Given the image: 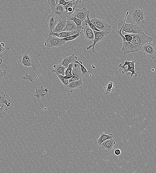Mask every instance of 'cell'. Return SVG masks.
Listing matches in <instances>:
<instances>
[{
  "label": "cell",
  "instance_id": "14",
  "mask_svg": "<svg viewBox=\"0 0 156 173\" xmlns=\"http://www.w3.org/2000/svg\"><path fill=\"white\" fill-rule=\"evenodd\" d=\"M90 12L86 8L83 7L82 9H78L75 13L74 17L84 21L87 18Z\"/></svg>",
  "mask_w": 156,
  "mask_h": 173
},
{
  "label": "cell",
  "instance_id": "24",
  "mask_svg": "<svg viewBox=\"0 0 156 173\" xmlns=\"http://www.w3.org/2000/svg\"><path fill=\"white\" fill-rule=\"evenodd\" d=\"M55 69L52 70V72L55 73L56 74L61 75L65 76V70L66 69L61 64L54 65L53 66Z\"/></svg>",
  "mask_w": 156,
  "mask_h": 173
},
{
  "label": "cell",
  "instance_id": "33",
  "mask_svg": "<svg viewBox=\"0 0 156 173\" xmlns=\"http://www.w3.org/2000/svg\"><path fill=\"white\" fill-rule=\"evenodd\" d=\"M8 112V109L4 107L0 108V118L4 119L5 116Z\"/></svg>",
  "mask_w": 156,
  "mask_h": 173
},
{
  "label": "cell",
  "instance_id": "16",
  "mask_svg": "<svg viewBox=\"0 0 156 173\" xmlns=\"http://www.w3.org/2000/svg\"><path fill=\"white\" fill-rule=\"evenodd\" d=\"M116 144L113 138L109 139L102 142L100 147L103 149H106L108 151L112 150L114 148V145Z\"/></svg>",
  "mask_w": 156,
  "mask_h": 173
},
{
  "label": "cell",
  "instance_id": "17",
  "mask_svg": "<svg viewBox=\"0 0 156 173\" xmlns=\"http://www.w3.org/2000/svg\"><path fill=\"white\" fill-rule=\"evenodd\" d=\"M78 32L77 31H75L72 32H62L60 33H54L52 31H50V33L49 34L48 36L54 35L59 38H63L67 37L68 36L75 35Z\"/></svg>",
  "mask_w": 156,
  "mask_h": 173
},
{
  "label": "cell",
  "instance_id": "9",
  "mask_svg": "<svg viewBox=\"0 0 156 173\" xmlns=\"http://www.w3.org/2000/svg\"><path fill=\"white\" fill-rule=\"evenodd\" d=\"M90 20L96 28L100 31L111 32V26L104 20L97 18H93Z\"/></svg>",
  "mask_w": 156,
  "mask_h": 173
},
{
  "label": "cell",
  "instance_id": "41",
  "mask_svg": "<svg viewBox=\"0 0 156 173\" xmlns=\"http://www.w3.org/2000/svg\"><path fill=\"white\" fill-rule=\"evenodd\" d=\"M73 76H74L73 75H72L71 74L68 75H65V77L66 79H69L71 78L72 77H73Z\"/></svg>",
  "mask_w": 156,
  "mask_h": 173
},
{
  "label": "cell",
  "instance_id": "40",
  "mask_svg": "<svg viewBox=\"0 0 156 173\" xmlns=\"http://www.w3.org/2000/svg\"><path fill=\"white\" fill-rule=\"evenodd\" d=\"M121 153V151L120 149H116L114 151L115 155L117 156L120 155Z\"/></svg>",
  "mask_w": 156,
  "mask_h": 173
},
{
  "label": "cell",
  "instance_id": "23",
  "mask_svg": "<svg viewBox=\"0 0 156 173\" xmlns=\"http://www.w3.org/2000/svg\"><path fill=\"white\" fill-rule=\"evenodd\" d=\"M113 138V134L112 133L106 134L104 132H102L101 134V135L100 136V137L98 139L97 144L100 146L102 143L104 142V141L109 139L112 138Z\"/></svg>",
  "mask_w": 156,
  "mask_h": 173
},
{
  "label": "cell",
  "instance_id": "6",
  "mask_svg": "<svg viewBox=\"0 0 156 173\" xmlns=\"http://www.w3.org/2000/svg\"><path fill=\"white\" fill-rule=\"evenodd\" d=\"M66 42L62 40L59 38L54 35L48 36L45 42V45L49 48L60 47L66 43Z\"/></svg>",
  "mask_w": 156,
  "mask_h": 173
},
{
  "label": "cell",
  "instance_id": "27",
  "mask_svg": "<svg viewBox=\"0 0 156 173\" xmlns=\"http://www.w3.org/2000/svg\"><path fill=\"white\" fill-rule=\"evenodd\" d=\"M77 62L80 66L82 78H84L88 76L89 75L88 71H87L86 68L83 65L82 62L81 61H77Z\"/></svg>",
  "mask_w": 156,
  "mask_h": 173
},
{
  "label": "cell",
  "instance_id": "11",
  "mask_svg": "<svg viewBox=\"0 0 156 173\" xmlns=\"http://www.w3.org/2000/svg\"><path fill=\"white\" fill-rule=\"evenodd\" d=\"M59 20L53 12L47 17V20L50 31H52L55 28Z\"/></svg>",
  "mask_w": 156,
  "mask_h": 173
},
{
  "label": "cell",
  "instance_id": "5",
  "mask_svg": "<svg viewBox=\"0 0 156 173\" xmlns=\"http://www.w3.org/2000/svg\"><path fill=\"white\" fill-rule=\"evenodd\" d=\"M136 61L135 60H133L131 61H126L123 65H122L123 66H127L128 68H126L125 67L123 66H119V67L123 68V71H122V73L123 74L125 75H131L130 79L132 78V76L134 75L135 77H136L138 76L137 74L136 73L135 71V68H134V65L136 62Z\"/></svg>",
  "mask_w": 156,
  "mask_h": 173
},
{
  "label": "cell",
  "instance_id": "44",
  "mask_svg": "<svg viewBox=\"0 0 156 173\" xmlns=\"http://www.w3.org/2000/svg\"><path fill=\"white\" fill-rule=\"evenodd\" d=\"M59 0H56V6L57 5L58 2Z\"/></svg>",
  "mask_w": 156,
  "mask_h": 173
},
{
  "label": "cell",
  "instance_id": "18",
  "mask_svg": "<svg viewBox=\"0 0 156 173\" xmlns=\"http://www.w3.org/2000/svg\"><path fill=\"white\" fill-rule=\"evenodd\" d=\"M65 11V7L63 5L58 4L55 6L54 10L52 11V12L59 20L62 17L63 14Z\"/></svg>",
  "mask_w": 156,
  "mask_h": 173
},
{
  "label": "cell",
  "instance_id": "31",
  "mask_svg": "<svg viewBox=\"0 0 156 173\" xmlns=\"http://www.w3.org/2000/svg\"><path fill=\"white\" fill-rule=\"evenodd\" d=\"M73 63L69 64L68 67L66 68L65 70V75H71L73 67Z\"/></svg>",
  "mask_w": 156,
  "mask_h": 173
},
{
  "label": "cell",
  "instance_id": "35",
  "mask_svg": "<svg viewBox=\"0 0 156 173\" xmlns=\"http://www.w3.org/2000/svg\"><path fill=\"white\" fill-rule=\"evenodd\" d=\"M85 38L87 39L92 40L93 41L94 38V31L90 33L84 35Z\"/></svg>",
  "mask_w": 156,
  "mask_h": 173
},
{
  "label": "cell",
  "instance_id": "32",
  "mask_svg": "<svg viewBox=\"0 0 156 173\" xmlns=\"http://www.w3.org/2000/svg\"><path fill=\"white\" fill-rule=\"evenodd\" d=\"M23 79L25 80L31 82L32 81H34V77L33 74L26 73L23 77Z\"/></svg>",
  "mask_w": 156,
  "mask_h": 173
},
{
  "label": "cell",
  "instance_id": "2",
  "mask_svg": "<svg viewBox=\"0 0 156 173\" xmlns=\"http://www.w3.org/2000/svg\"><path fill=\"white\" fill-rule=\"evenodd\" d=\"M18 60L25 68L31 67L32 70L35 71L39 67L44 58L39 50L29 48L18 57Z\"/></svg>",
  "mask_w": 156,
  "mask_h": 173
},
{
  "label": "cell",
  "instance_id": "42",
  "mask_svg": "<svg viewBox=\"0 0 156 173\" xmlns=\"http://www.w3.org/2000/svg\"><path fill=\"white\" fill-rule=\"evenodd\" d=\"M1 46L3 47H4L5 46V44L3 42H1Z\"/></svg>",
  "mask_w": 156,
  "mask_h": 173
},
{
  "label": "cell",
  "instance_id": "29",
  "mask_svg": "<svg viewBox=\"0 0 156 173\" xmlns=\"http://www.w3.org/2000/svg\"><path fill=\"white\" fill-rule=\"evenodd\" d=\"M81 34V32H78L75 35L68 36V37L65 38H61V39L62 40H63V41H65L66 42L72 41V40L76 39Z\"/></svg>",
  "mask_w": 156,
  "mask_h": 173
},
{
  "label": "cell",
  "instance_id": "7",
  "mask_svg": "<svg viewBox=\"0 0 156 173\" xmlns=\"http://www.w3.org/2000/svg\"><path fill=\"white\" fill-rule=\"evenodd\" d=\"M94 33V38L93 40V43L91 45L87 47V50H89L92 48V52L95 53L94 51L96 44L101 41H103L105 39L106 36L110 33V31H93Z\"/></svg>",
  "mask_w": 156,
  "mask_h": 173
},
{
  "label": "cell",
  "instance_id": "28",
  "mask_svg": "<svg viewBox=\"0 0 156 173\" xmlns=\"http://www.w3.org/2000/svg\"><path fill=\"white\" fill-rule=\"evenodd\" d=\"M84 21L90 27L92 30H93V31H100L96 28L95 26L91 22V21L89 18V14L87 15L86 20H85Z\"/></svg>",
  "mask_w": 156,
  "mask_h": 173
},
{
  "label": "cell",
  "instance_id": "36",
  "mask_svg": "<svg viewBox=\"0 0 156 173\" xmlns=\"http://www.w3.org/2000/svg\"><path fill=\"white\" fill-rule=\"evenodd\" d=\"M6 73L5 70L0 69V85H1L3 81V77L6 75Z\"/></svg>",
  "mask_w": 156,
  "mask_h": 173
},
{
  "label": "cell",
  "instance_id": "21",
  "mask_svg": "<svg viewBox=\"0 0 156 173\" xmlns=\"http://www.w3.org/2000/svg\"><path fill=\"white\" fill-rule=\"evenodd\" d=\"M11 104V102H8L6 99L5 93L0 90V108L4 107V105L5 104L6 108H7L10 106Z\"/></svg>",
  "mask_w": 156,
  "mask_h": 173
},
{
  "label": "cell",
  "instance_id": "20",
  "mask_svg": "<svg viewBox=\"0 0 156 173\" xmlns=\"http://www.w3.org/2000/svg\"><path fill=\"white\" fill-rule=\"evenodd\" d=\"M75 31H77L75 23L73 21L70 20H68L66 22L65 27L62 32H72Z\"/></svg>",
  "mask_w": 156,
  "mask_h": 173
},
{
  "label": "cell",
  "instance_id": "13",
  "mask_svg": "<svg viewBox=\"0 0 156 173\" xmlns=\"http://www.w3.org/2000/svg\"><path fill=\"white\" fill-rule=\"evenodd\" d=\"M82 1V0H77L75 5L73 6L68 7L67 9L65 10L64 12L65 13L66 15L69 19V20L70 18L74 17V14L76 11L78 9V4L81 3Z\"/></svg>",
  "mask_w": 156,
  "mask_h": 173
},
{
  "label": "cell",
  "instance_id": "26",
  "mask_svg": "<svg viewBox=\"0 0 156 173\" xmlns=\"http://www.w3.org/2000/svg\"><path fill=\"white\" fill-rule=\"evenodd\" d=\"M115 86V85L114 82L111 81L109 82L106 86L104 88V91L106 94L113 92L114 90Z\"/></svg>",
  "mask_w": 156,
  "mask_h": 173
},
{
  "label": "cell",
  "instance_id": "4",
  "mask_svg": "<svg viewBox=\"0 0 156 173\" xmlns=\"http://www.w3.org/2000/svg\"><path fill=\"white\" fill-rule=\"evenodd\" d=\"M132 21L138 24H144L145 18L147 15V12L140 5L134 7L132 10L129 12Z\"/></svg>",
  "mask_w": 156,
  "mask_h": 173
},
{
  "label": "cell",
  "instance_id": "3",
  "mask_svg": "<svg viewBox=\"0 0 156 173\" xmlns=\"http://www.w3.org/2000/svg\"><path fill=\"white\" fill-rule=\"evenodd\" d=\"M129 14V12L126 13L124 20L120 19L117 22V29L121 30V31L124 32L125 33L136 34L142 33L143 31L142 28L138 26L137 25L133 23H125L126 18Z\"/></svg>",
  "mask_w": 156,
  "mask_h": 173
},
{
  "label": "cell",
  "instance_id": "22",
  "mask_svg": "<svg viewBox=\"0 0 156 173\" xmlns=\"http://www.w3.org/2000/svg\"><path fill=\"white\" fill-rule=\"evenodd\" d=\"M77 61L76 63L74 64L73 67L72 68V74L73 76L82 78V73H81L80 66L77 62Z\"/></svg>",
  "mask_w": 156,
  "mask_h": 173
},
{
  "label": "cell",
  "instance_id": "10",
  "mask_svg": "<svg viewBox=\"0 0 156 173\" xmlns=\"http://www.w3.org/2000/svg\"><path fill=\"white\" fill-rule=\"evenodd\" d=\"M69 19L66 16L65 13L64 12L62 17L61 19H59L57 25L52 31L57 33L62 32L64 28L65 27L66 22Z\"/></svg>",
  "mask_w": 156,
  "mask_h": 173
},
{
  "label": "cell",
  "instance_id": "15",
  "mask_svg": "<svg viewBox=\"0 0 156 173\" xmlns=\"http://www.w3.org/2000/svg\"><path fill=\"white\" fill-rule=\"evenodd\" d=\"M48 92V88L44 89L43 87L41 86H40L38 89L36 90L35 92L34 93V96L35 98H37L38 100L44 99Z\"/></svg>",
  "mask_w": 156,
  "mask_h": 173
},
{
  "label": "cell",
  "instance_id": "46",
  "mask_svg": "<svg viewBox=\"0 0 156 173\" xmlns=\"http://www.w3.org/2000/svg\"><path fill=\"white\" fill-rule=\"evenodd\" d=\"M3 1H4V0H3Z\"/></svg>",
  "mask_w": 156,
  "mask_h": 173
},
{
  "label": "cell",
  "instance_id": "25",
  "mask_svg": "<svg viewBox=\"0 0 156 173\" xmlns=\"http://www.w3.org/2000/svg\"><path fill=\"white\" fill-rule=\"evenodd\" d=\"M69 20L73 21L75 23L77 31L78 32H81V29H82V22L83 21L74 17H72L70 18Z\"/></svg>",
  "mask_w": 156,
  "mask_h": 173
},
{
  "label": "cell",
  "instance_id": "30",
  "mask_svg": "<svg viewBox=\"0 0 156 173\" xmlns=\"http://www.w3.org/2000/svg\"><path fill=\"white\" fill-rule=\"evenodd\" d=\"M56 75L64 85L66 87H67L69 83L68 79L65 77V76L62 75H61L60 74H56Z\"/></svg>",
  "mask_w": 156,
  "mask_h": 173
},
{
  "label": "cell",
  "instance_id": "37",
  "mask_svg": "<svg viewBox=\"0 0 156 173\" xmlns=\"http://www.w3.org/2000/svg\"><path fill=\"white\" fill-rule=\"evenodd\" d=\"M48 1L51 9L54 10L56 6V0H48Z\"/></svg>",
  "mask_w": 156,
  "mask_h": 173
},
{
  "label": "cell",
  "instance_id": "43",
  "mask_svg": "<svg viewBox=\"0 0 156 173\" xmlns=\"http://www.w3.org/2000/svg\"><path fill=\"white\" fill-rule=\"evenodd\" d=\"M66 1H77V0H65Z\"/></svg>",
  "mask_w": 156,
  "mask_h": 173
},
{
  "label": "cell",
  "instance_id": "1",
  "mask_svg": "<svg viewBox=\"0 0 156 173\" xmlns=\"http://www.w3.org/2000/svg\"><path fill=\"white\" fill-rule=\"evenodd\" d=\"M117 33L123 40V46L121 50L123 51L124 55L140 50L145 44L151 42L153 40V38L146 35L144 31L140 33L133 34V38L130 42L125 41L124 36L122 34L121 30H118Z\"/></svg>",
  "mask_w": 156,
  "mask_h": 173
},
{
  "label": "cell",
  "instance_id": "45",
  "mask_svg": "<svg viewBox=\"0 0 156 173\" xmlns=\"http://www.w3.org/2000/svg\"><path fill=\"white\" fill-rule=\"evenodd\" d=\"M2 62H3V61H2V59H0V65L1 64Z\"/></svg>",
  "mask_w": 156,
  "mask_h": 173
},
{
  "label": "cell",
  "instance_id": "19",
  "mask_svg": "<svg viewBox=\"0 0 156 173\" xmlns=\"http://www.w3.org/2000/svg\"><path fill=\"white\" fill-rule=\"evenodd\" d=\"M82 78H81L79 80L69 83L67 87L70 92L72 93L74 89L82 88Z\"/></svg>",
  "mask_w": 156,
  "mask_h": 173
},
{
  "label": "cell",
  "instance_id": "38",
  "mask_svg": "<svg viewBox=\"0 0 156 173\" xmlns=\"http://www.w3.org/2000/svg\"><path fill=\"white\" fill-rule=\"evenodd\" d=\"M81 78H82L80 77L74 76L71 78L68 79V81H69V83H70L72 82L75 81L79 80Z\"/></svg>",
  "mask_w": 156,
  "mask_h": 173
},
{
  "label": "cell",
  "instance_id": "12",
  "mask_svg": "<svg viewBox=\"0 0 156 173\" xmlns=\"http://www.w3.org/2000/svg\"><path fill=\"white\" fill-rule=\"evenodd\" d=\"M77 61V57L74 54L70 56L64 57L60 61L61 65L67 68L70 63H75Z\"/></svg>",
  "mask_w": 156,
  "mask_h": 173
},
{
  "label": "cell",
  "instance_id": "8",
  "mask_svg": "<svg viewBox=\"0 0 156 173\" xmlns=\"http://www.w3.org/2000/svg\"><path fill=\"white\" fill-rule=\"evenodd\" d=\"M151 42L145 44L141 50L142 51L145 55L153 59L156 57V45L154 43Z\"/></svg>",
  "mask_w": 156,
  "mask_h": 173
},
{
  "label": "cell",
  "instance_id": "39",
  "mask_svg": "<svg viewBox=\"0 0 156 173\" xmlns=\"http://www.w3.org/2000/svg\"><path fill=\"white\" fill-rule=\"evenodd\" d=\"M70 1H66L65 0H59L58 2V5H62L64 6V7L66 5H67V4L69 3Z\"/></svg>",
  "mask_w": 156,
  "mask_h": 173
},
{
  "label": "cell",
  "instance_id": "34",
  "mask_svg": "<svg viewBox=\"0 0 156 173\" xmlns=\"http://www.w3.org/2000/svg\"><path fill=\"white\" fill-rule=\"evenodd\" d=\"M124 36L125 39L126 41H131L133 37V34L125 33Z\"/></svg>",
  "mask_w": 156,
  "mask_h": 173
}]
</instances>
